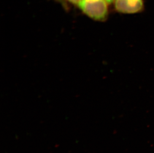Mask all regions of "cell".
Returning a JSON list of instances; mask_svg holds the SVG:
<instances>
[{
  "instance_id": "1",
  "label": "cell",
  "mask_w": 154,
  "mask_h": 153,
  "mask_svg": "<svg viewBox=\"0 0 154 153\" xmlns=\"http://www.w3.org/2000/svg\"><path fill=\"white\" fill-rule=\"evenodd\" d=\"M79 5L85 14L95 20H104L107 16L106 0H82Z\"/></svg>"
},
{
  "instance_id": "2",
  "label": "cell",
  "mask_w": 154,
  "mask_h": 153,
  "mask_svg": "<svg viewBox=\"0 0 154 153\" xmlns=\"http://www.w3.org/2000/svg\"><path fill=\"white\" fill-rule=\"evenodd\" d=\"M115 8L121 13L133 14L139 13L144 8L143 0H115Z\"/></svg>"
},
{
  "instance_id": "3",
  "label": "cell",
  "mask_w": 154,
  "mask_h": 153,
  "mask_svg": "<svg viewBox=\"0 0 154 153\" xmlns=\"http://www.w3.org/2000/svg\"><path fill=\"white\" fill-rule=\"evenodd\" d=\"M70 3H72L73 4H79L82 0H67Z\"/></svg>"
},
{
  "instance_id": "4",
  "label": "cell",
  "mask_w": 154,
  "mask_h": 153,
  "mask_svg": "<svg viewBox=\"0 0 154 153\" xmlns=\"http://www.w3.org/2000/svg\"><path fill=\"white\" fill-rule=\"evenodd\" d=\"M107 3L111 4V3H113L114 1H115V0H106Z\"/></svg>"
}]
</instances>
